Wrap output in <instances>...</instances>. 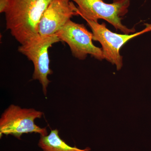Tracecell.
Here are the masks:
<instances>
[{
    "mask_svg": "<svg viewBox=\"0 0 151 151\" xmlns=\"http://www.w3.org/2000/svg\"><path fill=\"white\" fill-rule=\"evenodd\" d=\"M56 34L61 41L67 44L73 56L77 59L84 60L90 55L98 60L104 59L102 48L94 45L93 33L84 24L70 20Z\"/></svg>",
    "mask_w": 151,
    "mask_h": 151,
    "instance_id": "cell-6",
    "label": "cell"
},
{
    "mask_svg": "<svg viewBox=\"0 0 151 151\" xmlns=\"http://www.w3.org/2000/svg\"><path fill=\"white\" fill-rule=\"evenodd\" d=\"M60 41L56 34L46 36L39 35L21 45L18 47L19 52L26 56L33 63L34 70L32 78L39 81L45 96L49 84L51 82L48 76L53 73L50 66L48 50L52 45Z\"/></svg>",
    "mask_w": 151,
    "mask_h": 151,
    "instance_id": "cell-4",
    "label": "cell"
},
{
    "mask_svg": "<svg viewBox=\"0 0 151 151\" xmlns=\"http://www.w3.org/2000/svg\"><path fill=\"white\" fill-rule=\"evenodd\" d=\"M77 5L78 15L84 20L98 21L102 19L126 34L134 33V28L129 29L124 25L121 17L128 12L131 0H114L108 4L104 0H70Z\"/></svg>",
    "mask_w": 151,
    "mask_h": 151,
    "instance_id": "cell-2",
    "label": "cell"
},
{
    "mask_svg": "<svg viewBox=\"0 0 151 151\" xmlns=\"http://www.w3.org/2000/svg\"><path fill=\"white\" fill-rule=\"evenodd\" d=\"M43 112L34 108H22L12 104L3 112L0 118V137L12 135L20 139L22 135L28 133H37L40 136L48 135L46 127L41 128L35 123L41 119Z\"/></svg>",
    "mask_w": 151,
    "mask_h": 151,
    "instance_id": "cell-3",
    "label": "cell"
},
{
    "mask_svg": "<svg viewBox=\"0 0 151 151\" xmlns=\"http://www.w3.org/2000/svg\"><path fill=\"white\" fill-rule=\"evenodd\" d=\"M38 145L43 151H90L91 149L86 147L80 149L76 147H71L60 137L59 132L55 129L51 130L49 134L40 136Z\"/></svg>",
    "mask_w": 151,
    "mask_h": 151,
    "instance_id": "cell-8",
    "label": "cell"
},
{
    "mask_svg": "<svg viewBox=\"0 0 151 151\" xmlns=\"http://www.w3.org/2000/svg\"><path fill=\"white\" fill-rule=\"evenodd\" d=\"M52 1L8 0L4 13L6 28L21 45L39 35V22Z\"/></svg>",
    "mask_w": 151,
    "mask_h": 151,
    "instance_id": "cell-1",
    "label": "cell"
},
{
    "mask_svg": "<svg viewBox=\"0 0 151 151\" xmlns=\"http://www.w3.org/2000/svg\"><path fill=\"white\" fill-rule=\"evenodd\" d=\"M74 16H78L77 8L70 0H53L50 4L38 25L39 35L55 34Z\"/></svg>",
    "mask_w": 151,
    "mask_h": 151,
    "instance_id": "cell-7",
    "label": "cell"
},
{
    "mask_svg": "<svg viewBox=\"0 0 151 151\" xmlns=\"http://www.w3.org/2000/svg\"><path fill=\"white\" fill-rule=\"evenodd\" d=\"M93 33V40L99 42L102 47L104 59L116 65L117 70L123 67V56L120 54L122 47L132 39L151 31V24L146 23L141 31L132 34H119L112 32L104 23L85 19Z\"/></svg>",
    "mask_w": 151,
    "mask_h": 151,
    "instance_id": "cell-5",
    "label": "cell"
},
{
    "mask_svg": "<svg viewBox=\"0 0 151 151\" xmlns=\"http://www.w3.org/2000/svg\"><path fill=\"white\" fill-rule=\"evenodd\" d=\"M8 0H0V13H4L7 6Z\"/></svg>",
    "mask_w": 151,
    "mask_h": 151,
    "instance_id": "cell-9",
    "label": "cell"
}]
</instances>
